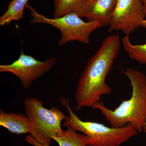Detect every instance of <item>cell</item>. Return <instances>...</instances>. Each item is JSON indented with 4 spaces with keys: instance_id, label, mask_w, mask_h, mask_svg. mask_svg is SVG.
<instances>
[{
    "instance_id": "cell-3",
    "label": "cell",
    "mask_w": 146,
    "mask_h": 146,
    "mask_svg": "<svg viewBox=\"0 0 146 146\" xmlns=\"http://www.w3.org/2000/svg\"><path fill=\"white\" fill-rule=\"evenodd\" d=\"M60 102L69 113V116L64 120L63 125L88 136V146H121L139 133L130 123L123 127L115 128L102 123L82 121L73 111L68 99L61 97Z\"/></svg>"
},
{
    "instance_id": "cell-4",
    "label": "cell",
    "mask_w": 146,
    "mask_h": 146,
    "mask_svg": "<svg viewBox=\"0 0 146 146\" xmlns=\"http://www.w3.org/2000/svg\"><path fill=\"white\" fill-rule=\"evenodd\" d=\"M43 104L39 99L30 97L24 101V108L30 125V135L40 143L50 144L53 137L63 134L61 123L67 116L58 108L48 109Z\"/></svg>"
},
{
    "instance_id": "cell-16",
    "label": "cell",
    "mask_w": 146,
    "mask_h": 146,
    "mask_svg": "<svg viewBox=\"0 0 146 146\" xmlns=\"http://www.w3.org/2000/svg\"><path fill=\"white\" fill-rule=\"evenodd\" d=\"M143 131L146 134V119L143 126Z\"/></svg>"
},
{
    "instance_id": "cell-15",
    "label": "cell",
    "mask_w": 146,
    "mask_h": 146,
    "mask_svg": "<svg viewBox=\"0 0 146 146\" xmlns=\"http://www.w3.org/2000/svg\"><path fill=\"white\" fill-rule=\"evenodd\" d=\"M143 3L144 11H145V17L146 19V0H143Z\"/></svg>"
},
{
    "instance_id": "cell-14",
    "label": "cell",
    "mask_w": 146,
    "mask_h": 146,
    "mask_svg": "<svg viewBox=\"0 0 146 146\" xmlns=\"http://www.w3.org/2000/svg\"><path fill=\"white\" fill-rule=\"evenodd\" d=\"M25 140L28 143L33 146H51L50 144L40 143L31 135L27 136L26 137Z\"/></svg>"
},
{
    "instance_id": "cell-17",
    "label": "cell",
    "mask_w": 146,
    "mask_h": 146,
    "mask_svg": "<svg viewBox=\"0 0 146 146\" xmlns=\"http://www.w3.org/2000/svg\"><path fill=\"white\" fill-rule=\"evenodd\" d=\"M141 26L146 29V19H145L142 21V23H141Z\"/></svg>"
},
{
    "instance_id": "cell-10",
    "label": "cell",
    "mask_w": 146,
    "mask_h": 146,
    "mask_svg": "<svg viewBox=\"0 0 146 146\" xmlns=\"http://www.w3.org/2000/svg\"><path fill=\"white\" fill-rule=\"evenodd\" d=\"M29 0H12L8 6L6 11L0 18V25H7L13 21L22 19L25 7Z\"/></svg>"
},
{
    "instance_id": "cell-2",
    "label": "cell",
    "mask_w": 146,
    "mask_h": 146,
    "mask_svg": "<svg viewBox=\"0 0 146 146\" xmlns=\"http://www.w3.org/2000/svg\"><path fill=\"white\" fill-rule=\"evenodd\" d=\"M130 81L131 96L123 101L115 110L105 106L103 102H99L91 107L99 110L105 119L115 128L123 127L130 123L139 133L143 131L146 119V76L132 68H126L122 71Z\"/></svg>"
},
{
    "instance_id": "cell-11",
    "label": "cell",
    "mask_w": 146,
    "mask_h": 146,
    "mask_svg": "<svg viewBox=\"0 0 146 146\" xmlns=\"http://www.w3.org/2000/svg\"><path fill=\"white\" fill-rule=\"evenodd\" d=\"M59 146H88L89 138L71 127H67L61 136L53 138Z\"/></svg>"
},
{
    "instance_id": "cell-5",
    "label": "cell",
    "mask_w": 146,
    "mask_h": 146,
    "mask_svg": "<svg viewBox=\"0 0 146 146\" xmlns=\"http://www.w3.org/2000/svg\"><path fill=\"white\" fill-rule=\"evenodd\" d=\"M26 7L30 10L32 16L31 23L48 24L59 30L61 34V38L58 42L59 46L74 41L88 44L90 42L91 33L103 27L99 22H85L76 13H68L59 18L52 19L37 13L28 4Z\"/></svg>"
},
{
    "instance_id": "cell-9",
    "label": "cell",
    "mask_w": 146,
    "mask_h": 146,
    "mask_svg": "<svg viewBox=\"0 0 146 146\" xmlns=\"http://www.w3.org/2000/svg\"><path fill=\"white\" fill-rule=\"evenodd\" d=\"M0 125L11 133L21 135L30 133L31 128L26 115L22 113L0 110Z\"/></svg>"
},
{
    "instance_id": "cell-12",
    "label": "cell",
    "mask_w": 146,
    "mask_h": 146,
    "mask_svg": "<svg viewBox=\"0 0 146 146\" xmlns=\"http://www.w3.org/2000/svg\"><path fill=\"white\" fill-rule=\"evenodd\" d=\"M124 49L131 59L146 65V42L142 44H133L129 35H125L122 39Z\"/></svg>"
},
{
    "instance_id": "cell-1",
    "label": "cell",
    "mask_w": 146,
    "mask_h": 146,
    "mask_svg": "<svg viewBox=\"0 0 146 146\" xmlns=\"http://www.w3.org/2000/svg\"><path fill=\"white\" fill-rule=\"evenodd\" d=\"M121 39L118 34L108 36L99 49L89 59L77 84L75 94L76 109L91 107L112 89L106 81L119 53Z\"/></svg>"
},
{
    "instance_id": "cell-18",
    "label": "cell",
    "mask_w": 146,
    "mask_h": 146,
    "mask_svg": "<svg viewBox=\"0 0 146 146\" xmlns=\"http://www.w3.org/2000/svg\"><path fill=\"white\" fill-rule=\"evenodd\" d=\"M83 1H84H84H86V0H83Z\"/></svg>"
},
{
    "instance_id": "cell-13",
    "label": "cell",
    "mask_w": 146,
    "mask_h": 146,
    "mask_svg": "<svg viewBox=\"0 0 146 146\" xmlns=\"http://www.w3.org/2000/svg\"><path fill=\"white\" fill-rule=\"evenodd\" d=\"M83 2V0H54V18H59L68 13H76Z\"/></svg>"
},
{
    "instance_id": "cell-7",
    "label": "cell",
    "mask_w": 146,
    "mask_h": 146,
    "mask_svg": "<svg viewBox=\"0 0 146 146\" xmlns=\"http://www.w3.org/2000/svg\"><path fill=\"white\" fill-rule=\"evenodd\" d=\"M145 19L143 0H117L109 20V31H120L129 35Z\"/></svg>"
},
{
    "instance_id": "cell-8",
    "label": "cell",
    "mask_w": 146,
    "mask_h": 146,
    "mask_svg": "<svg viewBox=\"0 0 146 146\" xmlns=\"http://www.w3.org/2000/svg\"><path fill=\"white\" fill-rule=\"evenodd\" d=\"M117 2V0H86L76 13L88 21L99 22L103 26L109 25Z\"/></svg>"
},
{
    "instance_id": "cell-6",
    "label": "cell",
    "mask_w": 146,
    "mask_h": 146,
    "mask_svg": "<svg viewBox=\"0 0 146 146\" xmlns=\"http://www.w3.org/2000/svg\"><path fill=\"white\" fill-rule=\"evenodd\" d=\"M56 62L53 56L40 61L21 50L18 59L13 63L0 65V72L13 74L21 80L24 88L28 89L33 82L49 71Z\"/></svg>"
}]
</instances>
